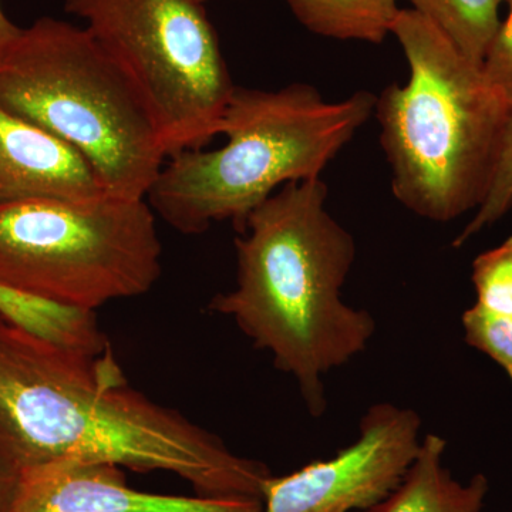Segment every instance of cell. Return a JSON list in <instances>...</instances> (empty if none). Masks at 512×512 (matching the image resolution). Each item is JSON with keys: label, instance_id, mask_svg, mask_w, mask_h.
I'll use <instances>...</instances> for the list:
<instances>
[{"label": "cell", "instance_id": "11", "mask_svg": "<svg viewBox=\"0 0 512 512\" xmlns=\"http://www.w3.org/2000/svg\"><path fill=\"white\" fill-rule=\"evenodd\" d=\"M447 441L439 434L421 437L419 451L400 483L379 503L356 512H481L490 483L476 474L460 483L444 466Z\"/></svg>", "mask_w": 512, "mask_h": 512}, {"label": "cell", "instance_id": "2", "mask_svg": "<svg viewBox=\"0 0 512 512\" xmlns=\"http://www.w3.org/2000/svg\"><path fill=\"white\" fill-rule=\"evenodd\" d=\"M326 198L318 178L286 184L256 208L235 239L237 285L208 306L271 353L315 417L326 410L323 376L360 355L376 332L369 312L343 302L356 242Z\"/></svg>", "mask_w": 512, "mask_h": 512}, {"label": "cell", "instance_id": "13", "mask_svg": "<svg viewBox=\"0 0 512 512\" xmlns=\"http://www.w3.org/2000/svg\"><path fill=\"white\" fill-rule=\"evenodd\" d=\"M299 23L315 35L380 45L392 35L397 0H286Z\"/></svg>", "mask_w": 512, "mask_h": 512}, {"label": "cell", "instance_id": "18", "mask_svg": "<svg viewBox=\"0 0 512 512\" xmlns=\"http://www.w3.org/2000/svg\"><path fill=\"white\" fill-rule=\"evenodd\" d=\"M507 15L488 46L481 70L488 83L503 94L512 106V0L505 2Z\"/></svg>", "mask_w": 512, "mask_h": 512}, {"label": "cell", "instance_id": "17", "mask_svg": "<svg viewBox=\"0 0 512 512\" xmlns=\"http://www.w3.org/2000/svg\"><path fill=\"white\" fill-rule=\"evenodd\" d=\"M461 323L467 345L493 359L512 383V320L498 318L473 305L463 313Z\"/></svg>", "mask_w": 512, "mask_h": 512}, {"label": "cell", "instance_id": "4", "mask_svg": "<svg viewBox=\"0 0 512 512\" xmlns=\"http://www.w3.org/2000/svg\"><path fill=\"white\" fill-rule=\"evenodd\" d=\"M377 96L360 90L328 101L316 87H235L217 150H185L167 158L147 201L185 235L231 221L241 234L249 215L286 184L318 180L330 161L375 113Z\"/></svg>", "mask_w": 512, "mask_h": 512}, {"label": "cell", "instance_id": "8", "mask_svg": "<svg viewBox=\"0 0 512 512\" xmlns=\"http://www.w3.org/2000/svg\"><path fill=\"white\" fill-rule=\"evenodd\" d=\"M412 409L379 403L362 417L359 437L328 460L271 476L261 512H356L383 500L402 480L420 447Z\"/></svg>", "mask_w": 512, "mask_h": 512}, {"label": "cell", "instance_id": "3", "mask_svg": "<svg viewBox=\"0 0 512 512\" xmlns=\"http://www.w3.org/2000/svg\"><path fill=\"white\" fill-rule=\"evenodd\" d=\"M392 35L409 80L377 96L396 200L421 218L456 220L483 201L511 103L437 26L400 9Z\"/></svg>", "mask_w": 512, "mask_h": 512}, {"label": "cell", "instance_id": "15", "mask_svg": "<svg viewBox=\"0 0 512 512\" xmlns=\"http://www.w3.org/2000/svg\"><path fill=\"white\" fill-rule=\"evenodd\" d=\"M512 210V106L495 158L493 174L485 191L483 201L478 205L474 217L453 241L454 248H461L474 235L500 221Z\"/></svg>", "mask_w": 512, "mask_h": 512}, {"label": "cell", "instance_id": "20", "mask_svg": "<svg viewBox=\"0 0 512 512\" xmlns=\"http://www.w3.org/2000/svg\"><path fill=\"white\" fill-rule=\"evenodd\" d=\"M20 30L18 25L12 22L3 10L2 0H0V56L6 52V49L12 45L13 40L19 36Z\"/></svg>", "mask_w": 512, "mask_h": 512}, {"label": "cell", "instance_id": "21", "mask_svg": "<svg viewBox=\"0 0 512 512\" xmlns=\"http://www.w3.org/2000/svg\"><path fill=\"white\" fill-rule=\"evenodd\" d=\"M197 2L205 3V2H207V0H197Z\"/></svg>", "mask_w": 512, "mask_h": 512}, {"label": "cell", "instance_id": "14", "mask_svg": "<svg viewBox=\"0 0 512 512\" xmlns=\"http://www.w3.org/2000/svg\"><path fill=\"white\" fill-rule=\"evenodd\" d=\"M471 60L483 64L507 0H407Z\"/></svg>", "mask_w": 512, "mask_h": 512}, {"label": "cell", "instance_id": "7", "mask_svg": "<svg viewBox=\"0 0 512 512\" xmlns=\"http://www.w3.org/2000/svg\"><path fill=\"white\" fill-rule=\"evenodd\" d=\"M143 94L167 157L220 134L235 84L204 3L64 0Z\"/></svg>", "mask_w": 512, "mask_h": 512}, {"label": "cell", "instance_id": "1", "mask_svg": "<svg viewBox=\"0 0 512 512\" xmlns=\"http://www.w3.org/2000/svg\"><path fill=\"white\" fill-rule=\"evenodd\" d=\"M0 453L19 471L57 460L164 471L211 498L262 500L268 466L128 383L113 352L87 355L0 315Z\"/></svg>", "mask_w": 512, "mask_h": 512}, {"label": "cell", "instance_id": "16", "mask_svg": "<svg viewBox=\"0 0 512 512\" xmlns=\"http://www.w3.org/2000/svg\"><path fill=\"white\" fill-rule=\"evenodd\" d=\"M471 281L476 289L477 308L512 320V235L474 259Z\"/></svg>", "mask_w": 512, "mask_h": 512}, {"label": "cell", "instance_id": "10", "mask_svg": "<svg viewBox=\"0 0 512 512\" xmlns=\"http://www.w3.org/2000/svg\"><path fill=\"white\" fill-rule=\"evenodd\" d=\"M107 194L72 147L0 107V207L35 198Z\"/></svg>", "mask_w": 512, "mask_h": 512}, {"label": "cell", "instance_id": "6", "mask_svg": "<svg viewBox=\"0 0 512 512\" xmlns=\"http://www.w3.org/2000/svg\"><path fill=\"white\" fill-rule=\"evenodd\" d=\"M163 245L147 198H35L0 207V285L97 311L146 295Z\"/></svg>", "mask_w": 512, "mask_h": 512}, {"label": "cell", "instance_id": "12", "mask_svg": "<svg viewBox=\"0 0 512 512\" xmlns=\"http://www.w3.org/2000/svg\"><path fill=\"white\" fill-rule=\"evenodd\" d=\"M0 315L30 335L87 355L109 352L96 311L0 285Z\"/></svg>", "mask_w": 512, "mask_h": 512}, {"label": "cell", "instance_id": "9", "mask_svg": "<svg viewBox=\"0 0 512 512\" xmlns=\"http://www.w3.org/2000/svg\"><path fill=\"white\" fill-rule=\"evenodd\" d=\"M261 500L147 493L106 461L57 460L20 471L13 512H261Z\"/></svg>", "mask_w": 512, "mask_h": 512}, {"label": "cell", "instance_id": "5", "mask_svg": "<svg viewBox=\"0 0 512 512\" xmlns=\"http://www.w3.org/2000/svg\"><path fill=\"white\" fill-rule=\"evenodd\" d=\"M0 107L72 147L116 197L147 198L168 158L126 70L66 20H35L0 56Z\"/></svg>", "mask_w": 512, "mask_h": 512}, {"label": "cell", "instance_id": "19", "mask_svg": "<svg viewBox=\"0 0 512 512\" xmlns=\"http://www.w3.org/2000/svg\"><path fill=\"white\" fill-rule=\"evenodd\" d=\"M20 471L0 453V512H13L18 497Z\"/></svg>", "mask_w": 512, "mask_h": 512}]
</instances>
